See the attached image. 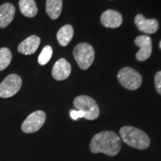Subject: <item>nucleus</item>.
Here are the masks:
<instances>
[{"mask_svg": "<svg viewBox=\"0 0 161 161\" xmlns=\"http://www.w3.org/2000/svg\"><path fill=\"white\" fill-rule=\"evenodd\" d=\"M160 48L161 49V40H160Z\"/></svg>", "mask_w": 161, "mask_h": 161, "instance_id": "412c9836", "label": "nucleus"}, {"mask_svg": "<svg viewBox=\"0 0 161 161\" xmlns=\"http://www.w3.org/2000/svg\"><path fill=\"white\" fill-rule=\"evenodd\" d=\"M52 52L53 51H52V48L51 46H46L38 57V63L42 66L48 64V62L49 61L52 56Z\"/></svg>", "mask_w": 161, "mask_h": 161, "instance_id": "a211bd4d", "label": "nucleus"}, {"mask_svg": "<svg viewBox=\"0 0 161 161\" xmlns=\"http://www.w3.org/2000/svg\"><path fill=\"white\" fill-rule=\"evenodd\" d=\"M121 138L115 132L105 130L92 136L90 142V150L93 154L103 153L109 157L117 155L120 152Z\"/></svg>", "mask_w": 161, "mask_h": 161, "instance_id": "f257e3e1", "label": "nucleus"}, {"mask_svg": "<svg viewBox=\"0 0 161 161\" xmlns=\"http://www.w3.org/2000/svg\"><path fill=\"white\" fill-rule=\"evenodd\" d=\"M101 22L107 28L116 29L122 25V17L118 11L108 10L101 16Z\"/></svg>", "mask_w": 161, "mask_h": 161, "instance_id": "9b49d317", "label": "nucleus"}, {"mask_svg": "<svg viewBox=\"0 0 161 161\" xmlns=\"http://www.w3.org/2000/svg\"><path fill=\"white\" fill-rule=\"evenodd\" d=\"M73 104L78 110L84 114V119L95 120L99 116L100 110L93 98L87 96H78L73 101Z\"/></svg>", "mask_w": 161, "mask_h": 161, "instance_id": "7ed1b4c3", "label": "nucleus"}, {"mask_svg": "<svg viewBox=\"0 0 161 161\" xmlns=\"http://www.w3.org/2000/svg\"><path fill=\"white\" fill-rule=\"evenodd\" d=\"M118 79L125 88L130 90H137L142 82L140 74L130 67L121 69L118 73Z\"/></svg>", "mask_w": 161, "mask_h": 161, "instance_id": "39448f33", "label": "nucleus"}, {"mask_svg": "<svg viewBox=\"0 0 161 161\" xmlns=\"http://www.w3.org/2000/svg\"><path fill=\"white\" fill-rule=\"evenodd\" d=\"M74 35V30L71 25H65L60 28L57 34L58 43L62 46H66L70 43Z\"/></svg>", "mask_w": 161, "mask_h": 161, "instance_id": "2eb2a0df", "label": "nucleus"}, {"mask_svg": "<svg viewBox=\"0 0 161 161\" xmlns=\"http://www.w3.org/2000/svg\"><path fill=\"white\" fill-rule=\"evenodd\" d=\"M134 22L139 30L146 34H154L158 30L159 24L155 19H148L142 14H137Z\"/></svg>", "mask_w": 161, "mask_h": 161, "instance_id": "9d476101", "label": "nucleus"}, {"mask_svg": "<svg viewBox=\"0 0 161 161\" xmlns=\"http://www.w3.org/2000/svg\"><path fill=\"white\" fill-rule=\"evenodd\" d=\"M19 9L21 13L27 17H34L37 14V7L35 0H19Z\"/></svg>", "mask_w": 161, "mask_h": 161, "instance_id": "dca6fc26", "label": "nucleus"}, {"mask_svg": "<svg viewBox=\"0 0 161 161\" xmlns=\"http://www.w3.org/2000/svg\"><path fill=\"white\" fill-rule=\"evenodd\" d=\"M135 44L140 48L136 54V58L140 61H145L150 58L152 51V39L148 35H140L135 39Z\"/></svg>", "mask_w": 161, "mask_h": 161, "instance_id": "6e6552de", "label": "nucleus"}, {"mask_svg": "<svg viewBox=\"0 0 161 161\" xmlns=\"http://www.w3.org/2000/svg\"><path fill=\"white\" fill-rule=\"evenodd\" d=\"M62 0H46V11L49 17L56 19L59 17L62 11Z\"/></svg>", "mask_w": 161, "mask_h": 161, "instance_id": "4468645a", "label": "nucleus"}, {"mask_svg": "<svg viewBox=\"0 0 161 161\" xmlns=\"http://www.w3.org/2000/svg\"><path fill=\"white\" fill-rule=\"evenodd\" d=\"M40 43V38L36 35H31L24 40L18 46V52L25 55H30L37 51Z\"/></svg>", "mask_w": 161, "mask_h": 161, "instance_id": "f8f14e48", "label": "nucleus"}, {"mask_svg": "<svg viewBox=\"0 0 161 161\" xmlns=\"http://www.w3.org/2000/svg\"><path fill=\"white\" fill-rule=\"evenodd\" d=\"M72 67L69 62L64 58L58 60L52 69V77L57 80H65L71 73Z\"/></svg>", "mask_w": 161, "mask_h": 161, "instance_id": "1a4fd4ad", "label": "nucleus"}, {"mask_svg": "<svg viewBox=\"0 0 161 161\" xmlns=\"http://www.w3.org/2000/svg\"><path fill=\"white\" fill-rule=\"evenodd\" d=\"M12 60V54L11 50L8 48L3 47L0 49V71L5 69Z\"/></svg>", "mask_w": 161, "mask_h": 161, "instance_id": "f3484780", "label": "nucleus"}, {"mask_svg": "<svg viewBox=\"0 0 161 161\" xmlns=\"http://www.w3.org/2000/svg\"><path fill=\"white\" fill-rule=\"evenodd\" d=\"M22 86V78L16 74L5 77L0 84V97L7 98L14 96L19 92Z\"/></svg>", "mask_w": 161, "mask_h": 161, "instance_id": "423d86ee", "label": "nucleus"}, {"mask_svg": "<svg viewBox=\"0 0 161 161\" xmlns=\"http://www.w3.org/2000/svg\"><path fill=\"white\" fill-rule=\"evenodd\" d=\"M70 116H71L72 119L76 120L79 118H84V114L81 111V110H71V112H70Z\"/></svg>", "mask_w": 161, "mask_h": 161, "instance_id": "aec40b11", "label": "nucleus"}, {"mask_svg": "<svg viewBox=\"0 0 161 161\" xmlns=\"http://www.w3.org/2000/svg\"><path fill=\"white\" fill-rule=\"evenodd\" d=\"M46 119V114L42 110L33 112L23 122L21 127L22 130L26 134L37 132L45 123Z\"/></svg>", "mask_w": 161, "mask_h": 161, "instance_id": "0eeeda50", "label": "nucleus"}, {"mask_svg": "<svg viewBox=\"0 0 161 161\" xmlns=\"http://www.w3.org/2000/svg\"><path fill=\"white\" fill-rule=\"evenodd\" d=\"M119 134L125 143L136 149L145 150L150 146V138L142 130L135 127L126 125L119 130Z\"/></svg>", "mask_w": 161, "mask_h": 161, "instance_id": "f03ea898", "label": "nucleus"}, {"mask_svg": "<svg viewBox=\"0 0 161 161\" xmlns=\"http://www.w3.org/2000/svg\"><path fill=\"white\" fill-rule=\"evenodd\" d=\"M154 82H155L157 91L161 95V71H159L156 73L155 77H154Z\"/></svg>", "mask_w": 161, "mask_h": 161, "instance_id": "6ab92c4d", "label": "nucleus"}, {"mask_svg": "<svg viewBox=\"0 0 161 161\" xmlns=\"http://www.w3.org/2000/svg\"><path fill=\"white\" fill-rule=\"evenodd\" d=\"M73 55L80 69H87L93 63L95 51L91 45L82 43L78 44L74 48Z\"/></svg>", "mask_w": 161, "mask_h": 161, "instance_id": "20e7f679", "label": "nucleus"}, {"mask_svg": "<svg viewBox=\"0 0 161 161\" xmlns=\"http://www.w3.org/2000/svg\"><path fill=\"white\" fill-rule=\"evenodd\" d=\"M15 16V8L11 3H5L0 6V28L4 29L13 21Z\"/></svg>", "mask_w": 161, "mask_h": 161, "instance_id": "ddd939ff", "label": "nucleus"}]
</instances>
